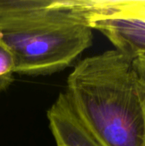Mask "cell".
Returning <instances> with one entry per match:
<instances>
[{
    "instance_id": "2",
    "label": "cell",
    "mask_w": 145,
    "mask_h": 146,
    "mask_svg": "<svg viewBox=\"0 0 145 146\" xmlns=\"http://www.w3.org/2000/svg\"><path fill=\"white\" fill-rule=\"evenodd\" d=\"M0 38L21 75H48L71 66L92 44L75 0H0Z\"/></svg>"
},
{
    "instance_id": "4",
    "label": "cell",
    "mask_w": 145,
    "mask_h": 146,
    "mask_svg": "<svg viewBox=\"0 0 145 146\" xmlns=\"http://www.w3.org/2000/svg\"><path fill=\"white\" fill-rule=\"evenodd\" d=\"M50 129L57 146H102L83 123L65 92L47 112Z\"/></svg>"
},
{
    "instance_id": "6",
    "label": "cell",
    "mask_w": 145,
    "mask_h": 146,
    "mask_svg": "<svg viewBox=\"0 0 145 146\" xmlns=\"http://www.w3.org/2000/svg\"><path fill=\"white\" fill-rule=\"evenodd\" d=\"M136 69L138 73L140 83H141V89L143 93V99H144V107L145 115V60L140 61L136 63Z\"/></svg>"
},
{
    "instance_id": "3",
    "label": "cell",
    "mask_w": 145,
    "mask_h": 146,
    "mask_svg": "<svg viewBox=\"0 0 145 146\" xmlns=\"http://www.w3.org/2000/svg\"><path fill=\"white\" fill-rule=\"evenodd\" d=\"M87 25L115 50L134 57L145 54V1L75 0Z\"/></svg>"
},
{
    "instance_id": "1",
    "label": "cell",
    "mask_w": 145,
    "mask_h": 146,
    "mask_svg": "<svg viewBox=\"0 0 145 146\" xmlns=\"http://www.w3.org/2000/svg\"><path fill=\"white\" fill-rule=\"evenodd\" d=\"M102 146H145V115L132 57L111 50L79 61L65 92Z\"/></svg>"
},
{
    "instance_id": "5",
    "label": "cell",
    "mask_w": 145,
    "mask_h": 146,
    "mask_svg": "<svg viewBox=\"0 0 145 146\" xmlns=\"http://www.w3.org/2000/svg\"><path fill=\"white\" fill-rule=\"evenodd\" d=\"M16 63L10 48L0 38V94L6 91L16 74Z\"/></svg>"
}]
</instances>
